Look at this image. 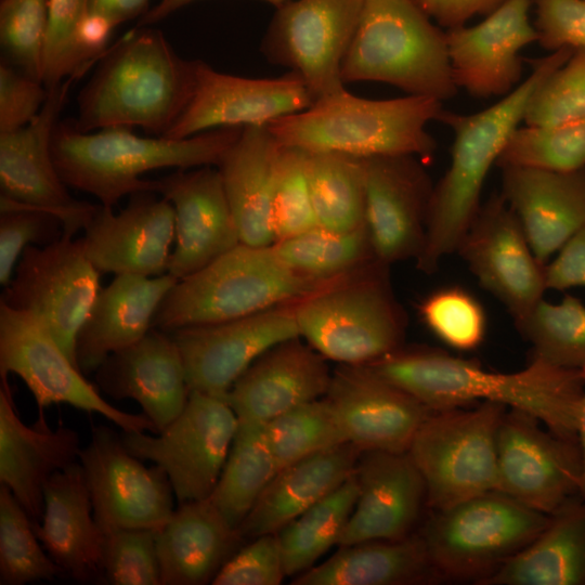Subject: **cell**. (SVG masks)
Here are the masks:
<instances>
[{
	"mask_svg": "<svg viewBox=\"0 0 585 585\" xmlns=\"http://www.w3.org/2000/svg\"><path fill=\"white\" fill-rule=\"evenodd\" d=\"M456 253L480 286L520 322L544 299L545 266L535 256L523 227L500 193L481 204Z\"/></svg>",
	"mask_w": 585,
	"mask_h": 585,
	"instance_id": "17",
	"label": "cell"
},
{
	"mask_svg": "<svg viewBox=\"0 0 585 585\" xmlns=\"http://www.w3.org/2000/svg\"><path fill=\"white\" fill-rule=\"evenodd\" d=\"M100 277L82 238L63 233L53 243L25 248L0 303L37 318L77 365L76 338L101 289Z\"/></svg>",
	"mask_w": 585,
	"mask_h": 585,
	"instance_id": "11",
	"label": "cell"
},
{
	"mask_svg": "<svg viewBox=\"0 0 585 585\" xmlns=\"http://www.w3.org/2000/svg\"><path fill=\"white\" fill-rule=\"evenodd\" d=\"M364 0H289L276 8L260 51L297 74L313 101L344 89L342 63Z\"/></svg>",
	"mask_w": 585,
	"mask_h": 585,
	"instance_id": "14",
	"label": "cell"
},
{
	"mask_svg": "<svg viewBox=\"0 0 585 585\" xmlns=\"http://www.w3.org/2000/svg\"><path fill=\"white\" fill-rule=\"evenodd\" d=\"M438 25L451 29L487 15L506 0H413Z\"/></svg>",
	"mask_w": 585,
	"mask_h": 585,
	"instance_id": "57",
	"label": "cell"
},
{
	"mask_svg": "<svg viewBox=\"0 0 585 585\" xmlns=\"http://www.w3.org/2000/svg\"><path fill=\"white\" fill-rule=\"evenodd\" d=\"M150 0H90V10L105 16L114 26L143 16Z\"/></svg>",
	"mask_w": 585,
	"mask_h": 585,
	"instance_id": "58",
	"label": "cell"
},
{
	"mask_svg": "<svg viewBox=\"0 0 585 585\" xmlns=\"http://www.w3.org/2000/svg\"><path fill=\"white\" fill-rule=\"evenodd\" d=\"M355 474L359 495L338 546L401 540L416 532L427 492L407 452H363Z\"/></svg>",
	"mask_w": 585,
	"mask_h": 585,
	"instance_id": "26",
	"label": "cell"
},
{
	"mask_svg": "<svg viewBox=\"0 0 585 585\" xmlns=\"http://www.w3.org/2000/svg\"><path fill=\"white\" fill-rule=\"evenodd\" d=\"M442 112V102L434 98L372 100L342 89L266 127L281 146L359 158L413 155L428 162L437 142L426 126Z\"/></svg>",
	"mask_w": 585,
	"mask_h": 585,
	"instance_id": "5",
	"label": "cell"
},
{
	"mask_svg": "<svg viewBox=\"0 0 585 585\" xmlns=\"http://www.w3.org/2000/svg\"><path fill=\"white\" fill-rule=\"evenodd\" d=\"M443 581L418 531L401 540L339 546L324 562L295 576L294 585H418Z\"/></svg>",
	"mask_w": 585,
	"mask_h": 585,
	"instance_id": "35",
	"label": "cell"
},
{
	"mask_svg": "<svg viewBox=\"0 0 585 585\" xmlns=\"http://www.w3.org/2000/svg\"><path fill=\"white\" fill-rule=\"evenodd\" d=\"M358 495L354 472L277 533L287 576H297L313 568L334 545H339Z\"/></svg>",
	"mask_w": 585,
	"mask_h": 585,
	"instance_id": "41",
	"label": "cell"
},
{
	"mask_svg": "<svg viewBox=\"0 0 585 585\" xmlns=\"http://www.w3.org/2000/svg\"><path fill=\"white\" fill-rule=\"evenodd\" d=\"M156 183V193L174 209V247L167 273L184 278L240 244L217 167L178 169Z\"/></svg>",
	"mask_w": 585,
	"mask_h": 585,
	"instance_id": "25",
	"label": "cell"
},
{
	"mask_svg": "<svg viewBox=\"0 0 585 585\" xmlns=\"http://www.w3.org/2000/svg\"><path fill=\"white\" fill-rule=\"evenodd\" d=\"M62 235L57 216L0 195V284L8 285L26 247L48 245Z\"/></svg>",
	"mask_w": 585,
	"mask_h": 585,
	"instance_id": "52",
	"label": "cell"
},
{
	"mask_svg": "<svg viewBox=\"0 0 585 585\" xmlns=\"http://www.w3.org/2000/svg\"><path fill=\"white\" fill-rule=\"evenodd\" d=\"M280 144L266 126H248L217 166L240 243L271 246L274 166Z\"/></svg>",
	"mask_w": 585,
	"mask_h": 585,
	"instance_id": "36",
	"label": "cell"
},
{
	"mask_svg": "<svg viewBox=\"0 0 585 585\" xmlns=\"http://www.w3.org/2000/svg\"><path fill=\"white\" fill-rule=\"evenodd\" d=\"M272 246L291 271L325 283L353 275L378 261L366 225L336 231L317 224Z\"/></svg>",
	"mask_w": 585,
	"mask_h": 585,
	"instance_id": "38",
	"label": "cell"
},
{
	"mask_svg": "<svg viewBox=\"0 0 585 585\" xmlns=\"http://www.w3.org/2000/svg\"><path fill=\"white\" fill-rule=\"evenodd\" d=\"M325 398L362 453L407 452L433 412L365 365L338 364Z\"/></svg>",
	"mask_w": 585,
	"mask_h": 585,
	"instance_id": "22",
	"label": "cell"
},
{
	"mask_svg": "<svg viewBox=\"0 0 585 585\" xmlns=\"http://www.w3.org/2000/svg\"><path fill=\"white\" fill-rule=\"evenodd\" d=\"M573 52L564 48L530 60L531 75L481 112L463 115L443 109L438 121L453 130L454 142L451 164L433 187L425 244L416 259L419 271L431 274L445 256L456 252L481 206L486 177L523 121L532 95Z\"/></svg>",
	"mask_w": 585,
	"mask_h": 585,
	"instance_id": "2",
	"label": "cell"
},
{
	"mask_svg": "<svg viewBox=\"0 0 585 585\" xmlns=\"http://www.w3.org/2000/svg\"><path fill=\"white\" fill-rule=\"evenodd\" d=\"M365 223L376 259L416 260L424 247L434 185L425 162L413 155L363 158Z\"/></svg>",
	"mask_w": 585,
	"mask_h": 585,
	"instance_id": "20",
	"label": "cell"
},
{
	"mask_svg": "<svg viewBox=\"0 0 585 585\" xmlns=\"http://www.w3.org/2000/svg\"><path fill=\"white\" fill-rule=\"evenodd\" d=\"M498 491L545 515L580 497L577 440L551 432L535 416L510 408L497 432Z\"/></svg>",
	"mask_w": 585,
	"mask_h": 585,
	"instance_id": "16",
	"label": "cell"
},
{
	"mask_svg": "<svg viewBox=\"0 0 585 585\" xmlns=\"http://www.w3.org/2000/svg\"><path fill=\"white\" fill-rule=\"evenodd\" d=\"M484 585H585V500L576 497L550 515L536 538Z\"/></svg>",
	"mask_w": 585,
	"mask_h": 585,
	"instance_id": "37",
	"label": "cell"
},
{
	"mask_svg": "<svg viewBox=\"0 0 585 585\" xmlns=\"http://www.w3.org/2000/svg\"><path fill=\"white\" fill-rule=\"evenodd\" d=\"M537 42L554 52L585 49V0H533Z\"/></svg>",
	"mask_w": 585,
	"mask_h": 585,
	"instance_id": "54",
	"label": "cell"
},
{
	"mask_svg": "<svg viewBox=\"0 0 585 585\" xmlns=\"http://www.w3.org/2000/svg\"><path fill=\"white\" fill-rule=\"evenodd\" d=\"M361 454L347 442L278 470L238 526L243 540L278 533L348 480Z\"/></svg>",
	"mask_w": 585,
	"mask_h": 585,
	"instance_id": "34",
	"label": "cell"
},
{
	"mask_svg": "<svg viewBox=\"0 0 585 585\" xmlns=\"http://www.w3.org/2000/svg\"><path fill=\"white\" fill-rule=\"evenodd\" d=\"M72 76L49 89L38 115L26 126L0 133L1 195L47 210L63 222V233L83 229L96 205L75 199L61 179L52 156V134L65 106Z\"/></svg>",
	"mask_w": 585,
	"mask_h": 585,
	"instance_id": "18",
	"label": "cell"
},
{
	"mask_svg": "<svg viewBox=\"0 0 585 585\" xmlns=\"http://www.w3.org/2000/svg\"><path fill=\"white\" fill-rule=\"evenodd\" d=\"M533 0H506L472 26L446 30L447 52L457 89L471 96H505L522 75L520 52L537 42L530 20Z\"/></svg>",
	"mask_w": 585,
	"mask_h": 585,
	"instance_id": "24",
	"label": "cell"
},
{
	"mask_svg": "<svg viewBox=\"0 0 585 585\" xmlns=\"http://www.w3.org/2000/svg\"><path fill=\"white\" fill-rule=\"evenodd\" d=\"M332 374L327 360L295 337L260 355L224 399L238 421L265 425L294 407L324 398Z\"/></svg>",
	"mask_w": 585,
	"mask_h": 585,
	"instance_id": "27",
	"label": "cell"
},
{
	"mask_svg": "<svg viewBox=\"0 0 585 585\" xmlns=\"http://www.w3.org/2000/svg\"><path fill=\"white\" fill-rule=\"evenodd\" d=\"M9 374L22 378L40 410L65 403L100 414L123 432L158 433L143 413L105 401L37 318L0 303V377Z\"/></svg>",
	"mask_w": 585,
	"mask_h": 585,
	"instance_id": "13",
	"label": "cell"
},
{
	"mask_svg": "<svg viewBox=\"0 0 585 585\" xmlns=\"http://www.w3.org/2000/svg\"><path fill=\"white\" fill-rule=\"evenodd\" d=\"M98 62L77 96L73 120L82 132L127 127L164 136L196 88L199 60L182 58L160 30L147 26L134 27Z\"/></svg>",
	"mask_w": 585,
	"mask_h": 585,
	"instance_id": "3",
	"label": "cell"
},
{
	"mask_svg": "<svg viewBox=\"0 0 585 585\" xmlns=\"http://www.w3.org/2000/svg\"><path fill=\"white\" fill-rule=\"evenodd\" d=\"M277 533L249 540L221 568L213 585H278L286 577Z\"/></svg>",
	"mask_w": 585,
	"mask_h": 585,
	"instance_id": "53",
	"label": "cell"
},
{
	"mask_svg": "<svg viewBox=\"0 0 585 585\" xmlns=\"http://www.w3.org/2000/svg\"><path fill=\"white\" fill-rule=\"evenodd\" d=\"M299 336L326 360L366 365L404 346L406 316L379 261L295 303Z\"/></svg>",
	"mask_w": 585,
	"mask_h": 585,
	"instance_id": "8",
	"label": "cell"
},
{
	"mask_svg": "<svg viewBox=\"0 0 585 585\" xmlns=\"http://www.w3.org/2000/svg\"><path fill=\"white\" fill-rule=\"evenodd\" d=\"M271 223L275 243L317 225L307 177V153L281 146L272 186Z\"/></svg>",
	"mask_w": 585,
	"mask_h": 585,
	"instance_id": "48",
	"label": "cell"
},
{
	"mask_svg": "<svg viewBox=\"0 0 585 585\" xmlns=\"http://www.w3.org/2000/svg\"><path fill=\"white\" fill-rule=\"evenodd\" d=\"M277 471L264 425L238 421L226 461L208 498L238 530Z\"/></svg>",
	"mask_w": 585,
	"mask_h": 585,
	"instance_id": "39",
	"label": "cell"
},
{
	"mask_svg": "<svg viewBox=\"0 0 585 585\" xmlns=\"http://www.w3.org/2000/svg\"><path fill=\"white\" fill-rule=\"evenodd\" d=\"M48 0H1V60L42 82Z\"/></svg>",
	"mask_w": 585,
	"mask_h": 585,
	"instance_id": "49",
	"label": "cell"
},
{
	"mask_svg": "<svg viewBox=\"0 0 585 585\" xmlns=\"http://www.w3.org/2000/svg\"><path fill=\"white\" fill-rule=\"evenodd\" d=\"M90 0H48V28L42 83L49 90L72 76L80 77L95 63L80 39Z\"/></svg>",
	"mask_w": 585,
	"mask_h": 585,
	"instance_id": "47",
	"label": "cell"
},
{
	"mask_svg": "<svg viewBox=\"0 0 585 585\" xmlns=\"http://www.w3.org/2000/svg\"><path fill=\"white\" fill-rule=\"evenodd\" d=\"M585 378V367L582 369ZM577 442L581 450L582 456V476H581V486L580 494L581 497L585 500V391L581 401L578 417H577Z\"/></svg>",
	"mask_w": 585,
	"mask_h": 585,
	"instance_id": "60",
	"label": "cell"
},
{
	"mask_svg": "<svg viewBox=\"0 0 585 585\" xmlns=\"http://www.w3.org/2000/svg\"><path fill=\"white\" fill-rule=\"evenodd\" d=\"M426 328L442 343L457 351L480 347L487 332V316L480 300L459 285L428 294L418 304Z\"/></svg>",
	"mask_w": 585,
	"mask_h": 585,
	"instance_id": "46",
	"label": "cell"
},
{
	"mask_svg": "<svg viewBox=\"0 0 585 585\" xmlns=\"http://www.w3.org/2000/svg\"><path fill=\"white\" fill-rule=\"evenodd\" d=\"M48 89L9 63H0V133L29 123L42 108Z\"/></svg>",
	"mask_w": 585,
	"mask_h": 585,
	"instance_id": "55",
	"label": "cell"
},
{
	"mask_svg": "<svg viewBox=\"0 0 585 585\" xmlns=\"http://www.w3.org/2000/svg\"><path fill=\"white\" fill-rule=\"evenodd\" d=\"M332 283L295 273L281 261L272 245L240 243L179 280L161 301L153 327L171 333L231 321L295 303Z\"/></svg>",
	"mask_w": 585,
	"mask_h": 585,
	"instance_id": "6",
	"label": "cell"
},
{
	"mask_svg": "<svg viewBox=\"0 0 585 585\" xmlns=\"http://www.w3.org/2000/svg\"><path fill=\"white\" fill-rule=\"evenodd\" d=\"M365 366L432 411L494 402L526 412L551 432L577 440V417L585 391L582 369L562 368L532 358L521 370L496 373L443 350L405 346Z\"/></svg>",
	"mask_w": 585,
	"mask_h": 585,
	"instance_id": "1",
	"label": "cell"
},
{
	"mask_svg": "<svg viewBox=\"0 0 585 585\" xmlns=\"http://www.w3.org/2000/svg\"><path fill=\"white\" fill-rule=\"evenodd\" d=\"M264 429L278 470L348 442L325 396L289 410L266 422Z\"/></svg>",
	"mask_w": 585,
	"mask_h": 585,
	"instance_id": "43",
	"label": "cell"
},
{
	"mask_svg": "<svg viewBox=\"0 0 585 585\" xmlns=\"http://www.w3.org/2000/svg\"><path fill=\"white\" fill-rule=\"evenodd\" d=\"M35 533L32 521L8 486H0V584L24 585L62 575Z\"/></svg>",
	"mask_w": 585,
	"mask_h": 585,
	"instance_id": "44",
	"label": "cell"
},
{
	"mask_svg": "<svg viewBox=\"0 0 585 585\" xmlns=\"http://www.w3.org/2000/svg\"><path fill=\"white\" fill-rule=\"evenodd\" d=\"M43 495L41 521L32 525L48 555L76 582H103L104 534L79 461L54 473Z\"/></svg>",
	"mask_w": 585,
	"mask_h": 585,
	"instance_id": "31",
	"label": "cell"
},
{
	"mask_svg": "<svg viewBox=\"0 0 585 585\" xmlns=\"http://www.w3.org/2000/svg\"><path fill=\"white\" fill-rule=\"evenodd\" d=\"M313 102L303 80L292 72L278 78H244L199 61L194 94L164 136L183 139L217 128L266 126Z\"/></svg>",
	"mask_w": 585,
	"mask_h": 585,
	"instance_id": "21",
	"label": "cell"
},
{
	"mask_svg": "<svg viewBox=\"0 0 585 585\" xmlns=\"http://www.w3.org/2000/svg\"><path fill=\"white\" fill-rule=\"evenodd\" d=\"M79 464L103 534L117 529L160 530L171 518L173 489L165 470L146 467L112 428L95 427Z\"/></svg>",
	"mask_w": 585,
	"mask_h": 585,
	"instance_id": "15",
	"label": "cell"
},
{
	"mask_svg": "<svg viewBox=\"0 0 585 585\" xmlns=\"http://www.w3.org/2000/svg\"><path fill=\"white\" fill-rule=\"evenodd\" d=\"M94 373L102 392L115 400L138 402L158 433L188 400L181 352L168 333L155 327L135 343L110 354Z\"/></svg>",
	"mask_w": 585,
	"mask_h": 585,
	"instance_id": "28",
	"label": "cell"
},
{
	"mask_svg": "<svg viewBox=\"0 0 585 585\" xmlns=\"http://www.w3.org/2000/svg\"><path fill=\"white\" fill-rule=\"evenodd\" d=\"M341 78L343 83L382 82L441 102L458 91L446 31L413 0H364Z\"/></svg>",
	"mask_w": 585,
	"mask_h": 585,
	"instance_id": "7",
	"label": "cell"
},
{
	"mask_svg": "<svg viewBox=\"0 0 585 585\" xmlns=\"http://www.w3.org/2000/svg\"><path fill=\"white\" fill-rule=\"evenodd\" d=\"M83 230L86 253L101 274L152 277L168 272L174 243V209L157 193L130 195L118 213L99 204Z\"/></svg>",
	"mask_w": 585,
	"mask_h": 585,
	"instance_id": "23",
	"label": "cell"
},
{
	"mask_svg": "<svg viewBox=\"0 0 585 585\" xmlns=\"http://www.w3.org/2000/svg\"><path fill=\"white\" fill-rule=\"evenodd\" d=\"M306 153L317 224L336 231H352L366 225L363 158L335 152Z\"/></svg>",
	"mask_w": 585,
	"mask_h": 585,
	"instance_id": "40",
	"label": "cell"
},
{
	"mask_svg": "<svg viewBox=\"0 0 585 585\" xmlns=\"http://www.w3.org/2000/svg\"><path fill=\"white\" fill-rule=\"evenodd\" d=\"M178 281L169 273L118 274L101 287L76 338L75 358L82 374L94 373L110 354L142 339Z\"/></svg>",
	"mask_w": 585,
	"mask_h": 585,
	"instance_id": "32",
	"label": "cell"
},
{
	"mask_svg": "<svg viewBox=\"0 0 585 585\" xmlns=\"http://www.w3.org/2000/svg\"><path fill=\"white\" fill-rule=\"evenodd\" d=\"M244 127H224L183 139L140 136L132 128L78 130L73 118L58 120L52 156L63 182L113 208L126 195L155 192L156 180L141 176L157 169L217 167L239 139Z\"/></svg>",
	"mask_w": 585,
	"mask_h": 585,
	"instance_id": "4",
	"label": "cell"
},
{
	"mask_svg": "<svg viewBox=\"0 0 585 585\" xmlns=\"http://www.w3.org/2000/svg\"><path fill=\"white\" fill-rule=\"evenodd\" d=\"M195 0H161L155 6L151 8L138 21L135 27L150 26L156 24L169 15H171L177 10L190 4ZM265 1L275 8L282 5L283 3L289 0H262Z\"/></svg>",
	"mask_w": 585,
	"mask_h": 585,
	"instance_id": "59",
	"label": "cell"
},
{
	"mask_svg": "<svg viewBox=\"0 0 585 585\" xmlns=\"http://www.w3.org/2000/svg\"><path fill=\"white\" fill-rule=\"evenodd\" d=\"M295 303L168 333L181 352L190 391L224 398L260 355L285 340L300 337Z\"/></svg>",
	"mask_w": 585,
	"mask_h": 585,
	"instance_id": "19",
	"label": "cell"
},
{
	"mask_svg": "<svg viewBox=\"0 0 585 585\" xmlns=\"http://www.w3.org/2000/svg\"><path fill=\"white\" fill-rule=\"evenodd\" d=\"M496 166L557 171L585 168V118L548 126L518 128Z\"/></svg>",
	"mask_w": 585,
	"mask_h": 585,
	"instance_id": "45",
	"label": "cell"
},
{
	"mask_svg": "<svg viewBox=\"0 0 585 585\" xmlns=\"http://www.w3.org/2000/svg\"><path fill=\"white\" fill-rule=\"evenodd\" d=\"M158 530L117 529L104 533V582L113 585H161Z\"/></svg>",
	"mask_w": 585,
	"mask_h": 585,
	"instance_id": "50",
	"label": "cell"
},
{
	"mask_svg": "<svg viewBox=\"0 0 585 585\" xmlns=\"http://www.w3.org/2000/svg\"><path fill=\"white\" fill-rule=\"evenodd\" d=\"M6 378L1 377L0 387V482L37 523L43 515L46 483L78 461L80 441L74 429H51L42 416L34 426L24 424Z\"/></svg>",
	"mask_w": 585,
	"mask_h": 585,
	"instance_id": "29",
	"label": "cell"
},
{
	"mask_svg": "<svg viewBox=\"0 0 585 585\" xmlns=\"http://www.w3.org/2000/svg\"><path fill=\"white\" fill-rule=\"evenodd\" d=\"M238 427L226 400L191 390L185 407L159 433L123 432L127 450L161 467L179 504L208 498Z\"/></svg>",
	"mask_w": 585,
	"mask_h": 585,
	"instance_id": "12",
	"label": "cell"
},
{
	"mask_svg": "<svg viewBox=\"0 0 585 585\" xmlns=\"http://www.w3.org/2000/svg\"><path fill=\"white\" fill-rule=\"evenodd\" d=\"M506 406L433 411L407 451L418 468L431 510L498 490L497 432Z\"/></svg>",
	"mask_w": 585,
	"mask_h": 585,
	"instance_id": "10",
	"label": "cell"
},
{
	"mask_svg": "<svg viewBox=\"0 0 585 585\" xmlns=\"http://www.w3.org/2000/svg\"><path fill=\"white\" fill-rule=\"evenodd\" d=\"M585 118V49L550 74L528 105L526 126H548Z\"/></svg>",
	"mask_w": 585,
	"mask_h": 585,
	"instance_id": "51",
	"label": "cell"
},
{
	"mask_svg": "<svg viewBox=\"0 0 585 585\" xmlns=\"http://www.w3.org/2000/svg\"><path fill=\"white\" fill-rule=\"evenodd\" d=\"M243 542L209 498L179 504L157 533L161 585L212 583Z\"/></svg>",
	"mask_w": 585,
	"mask_h": 585,
	"instance_id": "33",
	"label": "cell"
},
{
	"mask_svg": "<svg viewBox=\"0 0 585 585\" xmlns=\"http://www.w3.org/2000/svg\"><path fill=\"white\" fill-rule=\"evenodd\" d=\"M515 326L531 343L532 358L562 368L585 367V304L581 299L572 295H564L558 303L542 299Z\"/></svg>",
	"mask_w": 585,
	"mask_h": 585,
	"instance_id": "42",
	"label": "cell"
},
{
	"mask_svg": "<svg viewBox=\"0 0 585 585\" xmlns=\"http://www.w3.org/2000/svg\"><path fill=\"white\" fill-rule=\"evenodd\" d=\"M548 520V515L494 490L431 510L418 533L443 581L484 585Z\"/></svg>",
	"mask_w": 585,
	"mask_h": 585,
	"instance_id": "9",
	"label": "cell"
},
{
	"mask_svg": "<svg viewBox=\"0 0 585 585\" xmlns=\"http://www.w3.org/2000/svg\"><path fill=\"white\" fill-rule=\"evenodd\" d=\"M500 194L517 214L536 256L547 264L585 225V168L557 171L507 166Z\"/></svg>",
	"mask_w": 585,
	"mask_h": 585,
	"instance_id": "30",
	"label": "cell"
},
{
	"mask_svg": "<svg viewBox=\"0 0 585 585\" xmlns=\"http://www.w3.org/2000/svg\"><path fill=\"white\" fill-rule=\"evenodd\" d=\"M546 287L564 291L585 287V225L573 234L545 266Z\"/></svg>",
	"mask_w": 585,
	"mask_h": 585,
	"instance_id": "56",
	"label": "cell"
}]
</instances>
